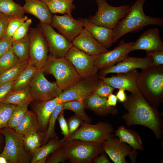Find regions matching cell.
I'll list each match as a JSON object with an SVG mask.
<instances>
[{"instance_id": "1", "label": "cell", "mask_w": 163, "mask_h": 163, "mask_svg": "<svg viewBox=\"0 0 163 163\" xmlns=\"http://www.w3.org/2000/svg\"><path fill=\"white\" fill-rule=\"evenodd\" d=\"M123 105L127 112L122 118L127 127L143 126L150 129L157 139L162 138L163 122L159 112L148 103L139 91L127 97Z\"/></svg>"}, {"instance_id": "2", "label": "cell", "mask_w": 163, "mask_h": 163, "mask_svg": "<svg viewBox=\"0 0 163 163\" xmlns=\"http://www.w3.org/2000/svg\"><path fill=\"white\" fill-rule=\"evenodd\" d=\"M136 84L144 98L158 110L163 101V65H153L142 69L138 75Z\"/></svg>"}, {"instance_id": "3", "label": "cell", "mask_w": 163, "mask_h": 163, "mask_svg": "<svg viewBox=\"0 0 163 163\" xmlns=\"http://www.w3.org/2000/svg\"><path fill=\"white\" fill-rule=\"evenodd\" d=\"M145 1L137 0L132 5L130 6L125 16L113 29V43L127 33L138 31L147 26H162V18L152 17L145 14L143 6Z\"/></svg>"}, {"instance_id": "4", "label": "cell", "mask_w": 163, "mask_h": 163, "mask_svg": "<svg viewBox=\"0 0 163 163\" xmlns=\"http://www.w3.org/2000/svg\"><path fill=\"white\" fill-rule=\"evenodd\" d=\"M61 147L66 159L72 163H92L104 152L103 142H89L75 139H62Z\"/></svg>"}, {"instance_id": "5", "label": "cell", "mask_w": 163, "mask_h": 163, "mask_svg": "<svg viewBox=\"0 0 163 163\" xmlns=\"http://www.w3.org/2000/svg\"><path fill=\"white\" fill-rule=\"evenodd\" d=\"M42 69L44 74L53 75L57 84L62 91L82 79L73 66L64 57L54 58L49 56L45 66Z\"/></svg>"}, {"instance_id": "6", "label": "cell", "mask_w": 163, "mask_h": 163, "mask_svg": "<svg viewBox=\"0 0 163 163\" xmlns=\"http://www.w3.org/2000/svg\"><path fill=\"white\" fill-rule=\"evenodd\" d=\"M4 136L5 145L0 155L11 163H28L31 158L24 143V135L8 126L0 129Z\"/></svg>"}, {"instance_id": "7", "label": "cell", "mask_w": 163, "mask_h": 163, "mask_svg": "<svg viewBox=\"0 0 163 163\" xmlns=\"http://www.w3.org/2000/svg\"><path fill=\"white\" fill-rule=\"evenodd\" d=\"M115 136L114 129L110 123L98 122L92 125L84 121L74 132L62 140L77 139L89 142H103Z\"/></svg>"}, {"instance_id": "8", "label": "cell", "mask_w": 163, "mask_h": 163, "mask_svg": "<svg viewBox=\"0 0 163 163\" xmlns=\"http://www.w3.org/2000/svg\"><path fill=\"white\" fill-rule=\"evenodd\" d=\"M98 5L95 15L88 19L97 25L113 29L128 11L130 6L123 5L113 7L109 5L106 0H95Z\"/></svg>"}, {"instance_id": "9", "label": "cell", "mask_w": 163, "mask_h": 163, "mask_svg": "<svg viewBox=\"0 0 163 163\" xmlns=\"http://www.w3.org/2000/svg\"><path fill=\"white\" fill-rule=\"evenodd\" d=\"M28 35L30 40L29 61L38 69H42L49 56L47 41L39 27L31 28Z\"/></svg>"}, {"instance_id": "10", "label": "cell", "mask_w": 163, "mask_h": 163, "mask_svg": "<svg viewBox=\"0 0 163 163\" xmlns=\"http://www.w3.org/2000/svg\"><path fill=\"white\" fill-rule=\"evenodd\" d=\"M97 56L89 55L73 46L64 57L73 66L82 79H86L98 75L94 65Z\"/></svg>"}, {"instance_id": "11", "label": "cell", "mask_w": 163, "mask_h": 163, "mask_svg": "<svg viewBox=\"0 0 163 163\" xmlns=\"http://www.w3.org/2000/svg\"><path fill=\"white\" fill-rule=\"evenodd\" d=\"M30 92L33 101L50 100L58 97L62 91L56 82H51L45 77L42 69H39L30 85Z\"/></svg>"}, {"instance_id": "12", "label": "cell", "mask_w": 163, "mask_h": 163, "mask_svg": "<svg viewBox=\"0 0 163 163\" xmlns=\"http://www.w3.org/2000/svg\"><path fill=\"white\" fill-rule=\"evenodd\" d=\"M101 80L98 75L91 78L82 79L62 91L57 97L58 102L62 103L75 100L84 101L94 93L97 85Z\"/></svg>"}, {"instance_id": "13", "label": "cell", "mask_w": 163, "mask_h": 163, "mask_svg": "<svg viewBox=\"0 0 163 163\" xmlns=\"http://www.w3.org/2000/svg\"><path fill=\"white\" fill-rule=\"evenodd\" d=\"M47 41L49 56L54 58L64 57L73 46L62 35L57 32L50 24L40 23L39 26Z\"/></svg>"}, {"instance_id": "14", "label": "cell", "mask_w": 163, "mask_h": 163, "mask_svg": "<svg viewBox=\"0 0 163 163\" xmlns=\"http://www.w3.org/2000/svg\"><path fill=\"white\" fill-rule=\"evenodd\" d=\"M103 149L115 163H126V157L129 156L132 163H135L138 154L137 150L128 144L120 141L118 137L110 138L103 142Z\"/></svg>"}, {"instance_id": "15", "label": "cell", "mask_w": 163, "mask_h": 163, "mask_svg": "<svg viewBox=\"0 0 163 163\" xmlns=\"http://www.w3.org/2000/svg\"><path fill=\"white\" fill-rule=\"evenodd\" d=\"M133 42L121 40L117 46L111 51L97 56L94 65L98 70L115 65L128 56Z\"/></svg>"}, {"instance_id": "16", "label": "cell", "mask_w": 163, "mask_h": 163, "mask_svg": "<svg viewBox=\"0 0 163 163\" xmlns=\"http://www.w3.org/2000/svg\"><path fill=\"white\" fill-rule=\"evenodd\" d=\"M153 65V60L150 56L141 58L128 56L116 65L99 70L98 75L105 77L110 73H126L137 68L142 69Z\"/></svg>"}, {"instance_id": "17", "label": "cell", "mask_w": 163, "mask_h": 163, "mask_svg": "<svg viewBox=\"0 0 163 163\" xmlns=\"http://www.w3.org/2000/svg\"><path fill=\"white\" fill-rule=\"evenodd\" d=\"M50 24L71 43L84 28L77 20H75L72 16L66 14L61 16H53Z\"/></svg>"}, {"instance_id": "18", "label": "cell", "mask_w": 163, "mask_h": 163, "mask_svg": "<svg viewBox=\"0 0 163 163\" xmlns=\"http://www.w3.org/2000/svg\"><path fill=\"white\" fill-rule=\"evenodd\" d=\"M139 73L136 69L127 72L117 73L116 75L106 77H99L105 82L114 89H123L134 94L139 91L136 81Z\"/></svg>"}, {"instance_id": "19", "label": "cell", "mask_w": 163, "mask_h": 163, "mask_svg": "<svg viewBox=\"0 0 163 163\" xmlns=\"http://www.w3.org/2000/svg\"><path fill=\"white\" fill-rule=\"evenodd\" d=\"M139 50L146 52L163 50V43L158 28L155 27L146 30L135 42H133L130 52Z\"/></svg>"}, {"instance_id": "20", "label": "cell", "mask_w": 163, "mask_h": 163, "mask_svg": "<svg viewBox=\"0 0 163 163\" xmlns=\"http://www.w3.org/2000/svg\"><path fill=\"white\" fill-rule=\"evenodd\" d=\"M72 43L73 46L90 55H98L109 51L84 28Z\"/></svg>"}, {"instance_id": "21", "label": "cell", "mask_w": 163, "mask_h": 163, "mask_svg": "<svg viewBox=\"0 0 163 163\" xmlns=\"http://www.w3.org/2000/svg\"><path fill=\"white\" fill-rule=\"evenodd\" d=\"M77 20L97 41L105 48L110 47L113 43L112 29L96 25L88 19L79 18Z\"/></svg>"}, {"instance_id": "22", "label": "cell", "mask_w": 163, "mask_h": 163, "mask_svg": "<svg viewBox=\"0 0 163 163\" xmlns=\"http://www.w3.org/2000/svg\"><path fill=\"white\" fill-rule=\"evenodd\" d=\"M107 99L93 93L83 101L85 109L93 111L97 115L101 117L109 114L116 115L118 110L116 106H107Z\"/></svg>"}, {"instance_id": "23", "label": "cell", "mask_w": 163, "mask_h": 163, "mask_svg": "<svg viewBox=\"0 0 163 163\" xmlns=\"http://www.w3.org/2000/svg\"><path fill=\"white\" fill-rule=\"evenodd\" d=\"M24 0L25 3L22 8L24 13L33 15L41 23L50 24L53 16L46 4L40 0Z\"/></svg>"}, {"instance_id": "24", "label": "cell", "mask_w": 163, "mask_h": 163, "mask_svg": "<svg viewBox=\"0 0 163 163\" xmlns=\"http://www.w3.org/2000/svg\"><path fill=\"white\" fill-rule=\"evenodd\" d=\"M59 103L57 97L47 101H36L34 103L33 108L40 129H46L51 115Z\"/></svg>"}, {"instance_id": "25", "label": "cell", "mask_w": 163, "mask_h": 163, "mask_svg": "<svg viewBox=\"0 0 163 163\" xmlns=\"http://www.w3.org/2000/svg\"><path fill=\"white\" fill-rule=\"evenodd\" d=\"M62 144V140H60L57 136L50 138L46 143L39 147L33 154L30 163H45L50 155L60 147Z\"/></svg>"}, {"instance_id": "26", "label": "cell", "mask_w": 163, "mask_h": 163, "mask_svg": "<svg viewBox=\"0 0 163 163\" xmlns=\"http://www.w3.org/2000/svg\"><path fill=\"white\" fill-rule=\"evenodd\" d=\"M115 134L120 141L126 143L133 149L140 150H144L141 136L136 131L122 125L118 127L115 131Z\"/></svg>"}, {"instance_id": "27", "label": "cell", "mask_w": 163, "mask_h": 163, "mask_svg": "<svg viewBox=\"0 0 163 163\" xmlns=\"http://www.w3.org/2000/svg\"><path fill=\"white\" fill-rule=\"evenodd\" d=\"M40 127L34 112L28 111L17 124L14 130L23 135L27 133L38 131Z\"/></svg>"}, {"instance_id": "28", "label": "cell", "mask_w": 163, "mask_h": 163, "mask_svg": "<svg viewBox=\"0 0 163 163\" xmlns=\"http://www.w3.org/2000/svg\"><path fill=\"white\" fill-rule=\"evenodd\" d=\"M38 69L29 61L26 68L15 81L11 91L21 90L30 85Z\"/></svg>"}, {"instance_id": "29", "label": "cell", "mask_w": 163, "mask_h": 163, "mask_svg": "<svg viewBox=\"0 0 163 163\" xmlns=\"http://www.w3.org/2000/svg\"><path fill=\"white\" fill-rule=\"evenodd\" d=\"M33 101L29 85L24 89L11 91L1 102L17 105L27 101L32 102Z\"/></svg>"}, {"instance_id": "30", "label": "cell", "mask_w": 163, "mask_h": 163, "mask_svg": "<svg viewBox=\"0 0 163 163\" xmlns=\"http://www.w3.org/2000/svg\"><path fill=\"white\" fill-rule=\"evenodd\" d=\"M29 60L19 62L17 64L0 74V85L14 81L25 69Z\"/></svg>"}, {"instance_id": "31", "label": "cell", "mask_w": 163, "mask_h": 163, "mask_svg": "<svg viewBox=\"0 0 163 163\" xmlns=\"http://www.w3.org/2000/svg\"><path fill=\"white\" fill-rule=\"evenodd\" d=\"M29 47L28 34L22 39L13 41L11 46L14 53L20 62L29 60Z\"/></svg>"}, {"instance_id": "32", "label": "cell", "mask_w": 163, "mask_h": 163, "mask_svg": "<svg viewBox=\"0 0 163 163\" xmlns=\"http://www.w3.org/2000/svg\"><path fill=\"white\" fill-rule=\"evenodd\" d=\"M74 0H52L47 4L52 13H59L72 16L71 13L75 9Z\"/></svg>"}, {"instance_id": "33", "label": "cell", "mask_w": 163, "mask_h": 163, "mask_svg": "<svg viewBox=\"0 0 163 163\" xmlns=\"http://www.w3.org/2000/svg\"><path fill=\"white\" fill-rule=\"evenodd\" d=\"M62 109L73 111L85 122L91 123L92 121V119L85 111L83 101L75 100L62 103Z\"/></svg>"}, {"instance_id": "34", "label": "cell", "mask_w": 163, "mask_h": 163, "mask_svg": "<svg viewBox=\"0 0 163 163\" xmlns=\"http://www.w3.org/2000/svg\"><path fill=\"white\" fill-rule=\"evenodd\" d=\"M0 13L12 16H23L22 7L13 0H0Z\"/></svg>"}, {"instance_id": "35", "label": "cell", "mask_w": 163, "mask_h": 163, "mask_svg": "<svg viewBox=\"0 0 163 163\" xmlns=\"http://www.w3.org/2000/svg\"><path fill=\"white\" fill-rule=\"evenodd\" d=\"M62 110V103H59L52 113L49 120L48 128L42 141L43 145L46 143L50 138L56 136L55 130L56 122Z\"/></svg>"}, {"instance_id": "36", "label": "cell", "mask_w": 163, "mask_h": 163, "mask_svg": "<svg viewBox=\"0 0 163 163\" xmlns=\"http://www.w3.org/2000/svg\"><path fill=\"white\" fill-rule=\"evenodd\" d=\"M31 102L28 101L15 106L8 121V127L14 129L17 124L28 111V107Z\"/></svg>"}, {"instance_id": "37", "label": "cell", "mask_w": 163, "mask_h": 163, "mask_svg": "<svg viewBox=\"0 0 163 163\" xmlns=\"http://www.w3.org/2000/svg\"><path fill=\"white\" fill-rule=\"evenodd\" d=\"M20 62L14 53L11 47L0 57V74Z\"/></svg>"}, {"instance_id": "38", "label": "cell", "mask_w": 163, "mask_h": 163, "mask_svg": "<svg viewBox=\"0 0 163 163\" xmlns=\"http://www.w3.org/2000/svg\"><path fill=\"white\" fill-rule=\"evenodd\" d=\"M15 106L0 102V129L8 126V121Z\"/></svg>"}, {"instance_id": "39", "label": "cell", "mask_w": 163, "mask_h": 163, "mask_svg": "<svg viewBox=\"0 0 163 163\" xmlns=\"http://www.w3.org/2000/svg\"><path fill=\"white\" fill-rule=\"evenodd\" d=\"M26 16H12L8 22L6 32V34L9 37H12L17 29L27 19Z\"/></svg>"}, {"instance_id": "40", "label": "cell", "mask_w": 163, "mask_h": 163, "mask_svg": "<svg viewBox=\"0 0 163 163\" xmlns=\"http://www.w3.org/2000/svg\"><path fill=\"white\" fill-rule=\"evenodd\" d=\"M114 88L105 82L102 79L97 85L94 94L101 97L107 98L113 93Z\"/></svg>"}, {"instance_id": "41", "label": "cell", "mask_w": 163, "mask_h": 163, "mask_svg": "<svg viewBox=\"0 0 163 163\" xmlns=\"http://www.w3.org/2000/svg\"><path fill=\"white\" fill-rule=\"evenodd\" d=\"M32 22L30 18H28L16 30L13 34V41L22 39L27 35V33Z\"/></svg>"}, {"instance_id": "42", "label": "cell", "mask_w": 163, "mask_h": 163, "mask_svg": "<svg viewBox=\"0 0 163 163\" xmlns=\"http://www.w3.org/2000/svg\"><path fill=\"white\" fill-rule=\"evenodd\" d=\"M23 140L26 149L32 154L40 146L34 141L32 132L27 133L24 135Z\"/></svg>"}, {"instance_id": "43", "label": "cell", "mask_w": 163, "mask_h": 163, "mask_svg": "<svg viewBox=\"0 0 163 163\" xmlns=\"http://www.w3.org/2000/svg\"><path fill=\"white\" fill-rule=\"evenodd\" d=\"M52 154L50 157L47 158L45 163H65L67 160L61 146L55 151Z\"/></svg>"}, {"instance_id": "44", "label": "cell", "mask_w": 163, "mask_h": 163, "mask_svg": "<svg viewBox=\"0 0 163 163\" xmlns=\"http://www.w3.org/2000/svg\"><path fill=\"white\" fill-rule=\"evenodd\" d=\"M66 121L69 135L74 132L84 122L81 118L75 114L69 119H67Z\"/></svg>"}, {"instance_id": "45", "label": "cell", "mask_w": 163, "mask_h": 163, "mask_svg": "<svg viewBox=\"0 0 163 163\" xmlns=\"http://www.w3.org/2000/svg\"><path fill=\"white\" fill-rule=\"evenodd\" d=\"M13 42L12 37L8 36L6 34L0 38V57L10 49Z\"/></svg>"}, {"instance_id": "46", "label": "cell", "mask_w": 163, "mask_h": 163, "mask_svg": "<svg viewBox=\"0 0 163 163\" xmlns=\"http://www.w3.org/2000/svg\"><path fill=\"white\" fill-rule=\"evenodd\" d=\"M63 110H62L60 113L57 120L59 124L61 130V133L64 136L63 139H65L68 137L69 134L67 123L64 117Z\"/></svg>"}, {"instance_id": "47", "label": "cell", "mask_w": 163, "mask_h": 163, "mask_svg": "<svg viewBox=\"0 0 163 163\" xmlns=\"http://www.w3.org/2000/svg\"><path fill=\"white\" fill-rule=\"evenodd\" d=\"M146 54L147 56L152 58L154 65L160 66L163 65V50L146 52Z\"/></svg>"}, {"instance_id": "48", "label": "cell", "mask_w": 163, "mask_h": 163, "mask_svg": "<svg viewBox=\"0 0 163 163\" xmlns=\"http://www.w3.org/2000/svg\"><path fill=\"white\" fill-rule=\"evenodd\" d=\"M12 16L0 13V38L6 34L7 27L10 18Z\"/></svg>"}, {"instance_id": "49", "label": "cell", "mask_w": 163, "mask_h": 163, "mask_svg": "<svg viewBox=\"0 0 163 163\" xmlns=\"http://www.w3.org/2000/svg\"><path fill=\"white\" fill-rule=\"evenodd\" d=\"M14 81L6 83L0 85V102L11 91Z\"/></svg>"}, {"instance_id": "50", "label": "cell", "mask_w": 163, "mask_h": 163, "mask_svg": "<svg viewBox=\"0 0 163 163\" xmlns=\"http://www.w3.org/2000/svg\"><path fill=\"white\" fill-rule=\"evenodd\" d=\"M99 156H98L94 160L93 163H110L107 155L102 152Z\"/></svg>"}, {"instance_id": "51", "label": "cell", "mask_w": 163, "mask_h": 163, "mask_svg": "<svg viewBox=\"0 0 163 163\" xmlns=\"http://www.w3.org/2000/svg\"><path fill=\"white\" fill-rule=\"evenodd\" d=\"M117 98L116 95L112 93L110 94L107 97V105L108 106H116Z\"/></svg>"}, {"instance_id": "52", "label": "cell", "mask_w": 163, "mask_h": 163, "mask_svg": "<svg viewBox=\"0 0 163 163\" xmlns=\"http://www.w3.org/2000/svg\"><path fill=\"white\" fill-rule=\"evenodd\" d=\"M125 90L123 89H119L117 92L116 96L117 99L121 102L123 103L126 100L127 97L125 92Z\"/></svg>"}, {"instance_id": "53", "label": "cell", "mask_w": 163, "mask_h": 163, "mask_svg": "<svg viewBox=\"0 0 163 163\" xmlns=\"http://www.w3.org/2000/svg\"><path fill=\"white\" fill-rule=\"evenodd\" d=\"M9 161L5 157L0 154V163H8Z\"/></svg>"}, {"instance_id": "54", "label": "cell", "mask_w": 163, "mask_h": 163, "mask_svg": "<svg viewBox=\"0 0 163 163\" xmlns=\"http://www.w3.org/2000/svg\"><path fill=\"white\" fill-rule=\"evenodd\" d=\"M40 0L41 1L43 2L44 3L46 4H47L48 3L52 1L53 0Z\"/></svg>"}]
</instances>
